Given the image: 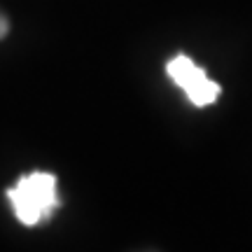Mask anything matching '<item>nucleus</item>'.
<instances>
[{
  "mask_svg": "<svg viewBox=\"0 0 252 252\" xmlns=\"http://www.w3.org/2000/svg\"><path fill=\"white\" fill-rule=\"evenodd\" d=\"M7 201L21 224L37 226L47 222L61 208V196L52 173L35 171L24 175L14 187L7 189Z\"/></svg>",
  "mask_w": 252,
  "mask_h": 252,
  "instance_id": "obj_1",
  "label": "nucleus"
},
{
  "mask_svg": "<svg viewBox=\"0 0 252 252\" xmlns=\"http://www.w3.org/2000/svg\"><path fill=\"white\" fill-rule=\"evenodd\" d=\"M166 72H168V77L187 94V98L191 100L196 108L213 105V103L220 98V84L210 80L206 75V70L198 68L189 56H185V54L173 56L171 61H168V65H166Z\"/></svg>",
  "mask_w": 252,
  "mask_h": 252,
  "instance_id": "obj_2",
  "label": "nucleus"
},
{
  "mask_svg": "<svg viewBox=\"0 0 252 252\" xmlns=\"http://www.w3.org/2000/svg\"><path fill=\"white\" fill-rule=\"evenodd\" d=\"M7 33H9V21H7L5 14H0V40L7 35Z\"/></svg>",
  "mask_w": 252,
  "mask_h": 252,
  "instance_id": "obj_3",
  "label": "nucleus"
}]
</instances>
